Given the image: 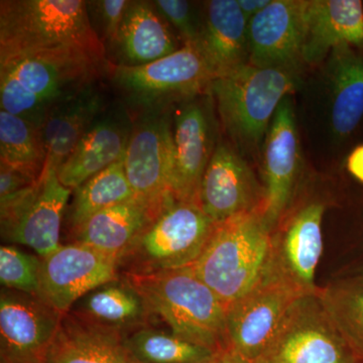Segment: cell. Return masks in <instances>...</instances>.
Returning <instances> with one entry per match:
<instances>
[{
	"instance_id": "1",
	"label": "cell",
	"mask_w": 363,
	"mask_h": 363,
	"mask_svg": "<svg viewBox=\"0 0 363 363\" xmlns=\"http://www.w3.org/2000/svg\"><path fill=\"white\" fill-rule=\"evenodd\" d=\"M106 57L82 47L26 52L0 62V107L42 125L57 105L111 77Z\"/></svg>"
},
{
	"instance_id": "2",
	"label": "cell",
	"mask_w": 363,
	"mask_h": 363,
	"mask_svg": "<svg viewBox=\"0 0 363 363\" xmlns=\"http://www.w3.org/2000/svg\"><path fill=\"white\" fill-rule=\"evenodd\" d=\"M140 293L152 316L188 342L228 351L227 307L192 267L150 274H121Z\"/></svg>"
},
{
	"instance_id": "3",
	"label": "cell",
	"mask_w": 363,
	"mask_h": 363,
	"mask_svg": "<svg viewBox=\"0 0 363 363\" xmlns=\"http://www.w3.org/2000/svg\"><path fill=\"white\" fill-rule=\"evenodd\" d=\"M264 209L218 224L193 271L227 309L259 283L271 262L272 235Z\"/></svg>"
},
{
	"instance_id": "4",
	"label": "cell",
	"mask_w": 363,
	"mask_h": 363,
	"mask_svg": "<svg viewBox=\"0 0 363 363\" xmlns=\"http://www.w3.org/2000/svg\"><path fill=\"white\" fill-rule=\"evenodd\" d=\"M82 47L106 57L84 0H1L0 62L26 52Z\"/></svg>"
},
{
	"instance_id": "5",
	"label": "cell",
	"mask_w": 363,
	"mask_h": 363,
	"mask_svg": "<svg viewBox=\"0 0 363 363\" xmlns=\"http://www.w3.org/2000/svg\"><path fill=\"white\" fill-rule=\"evenodd\" d=\"M297 85L296 71L248 63L215 78L208 92L229 138L253 150L266 140L277 109Z\"/></svg>"
},
{
	"instance_id": "6",
	"label": "cell",
	"mask_w": 363,
	"mask_h": 363,
	"mask_svg": "<svg viewBox=\"0 0 363 363\" xmlns=\"http://www.w3.org/2000/svg\"><path fill=\"white\" fill-rule=\"evenodd\" d=\"M216 224L199 203L172 199L118 257L121 274H150L192 267Z\"/></svg>"
},
{
	"instance_id": "7",
	"label": "cell",
	"mask_w": 363,
	"mask_h": 363,
	"mask_svg": "<svg viewBox=\"0 0 363 363\" xmlns=\"http://www.w3.org/2000/svg\"><path fill=\"white\" fill-rule=\"evenodd\" d=\"M111 78L124 104L140 112L166 108L207 93L215 75L197 47L182 45L147 65L114 67Z\"/></svg>"
},
{
	"instance_id": "8",
	"label": "cell",
	"mask_w": 363,
	"mask_h": 363,
	"mask_svg": "<svg viewBox=\"0 0 363 363\" xmlns=\"http://www.w3.org/2000/svg\"><path fill=\"white\" fill-rule=\"evenodd\" d=\"M172 108L138 112L123 157L135 199L156 216L174 199L169 188L174 160Z\"/></svg>"
},
{
	"instance_id": "9",
	"label": "cell",
	"mask_w": 363,
	"mask_h": 363,
	"mask_svg": "<svg viewBox=\"0 0 363 363\" xmlns=\"http://www.w3.org/2000/svg\"><path fill=\"white\" fill-rule=\"evenodd\" d=\"M73 190L62 185L56 169L45 168L30 187L0 199L1 238L45 257L60 247L62 221Z\"/></svg>"
},
{
	"instance_id": "10",
	"label": "cell",
	"mask_w": 363,
	"mask_h": 363,
	"mask_svg": "<svg viewBox=\"0 0 363 363\" xmlns=\"http://www.w3.org/2000/svg\"><path fill=\"white\" fill-rule=\"evenodd\" d=\"M307 294L311 293L305 292L269 267L259 283L227 309L229 350L247 362H257L291 308Z\"/></svg>"
},
{
	"instance_id": "11",
	"label": "cell",
	"mask_w": 363,
	"mask_h": 363,
	"mask_svg": "<svg viewBox=\"0 0 363 363\" xmlns=\"http://www.w3.org/2000/svg\"><path fill=\"white\" fill-rule=\"evenodd\" d=\"M315 293L291 308L264 354L255 363H359Z\"/></svg>"
},
{
	"instance_id": "12",
	"label": "cell",
	"mask_w": 363,
	"mask_h": 363,
	"mask_svg": "<svg viewBox=\"0 0 363 363\" xmlns=\"http://www.w3.org/2000/svg\"><path fill=\"white\" fill-rule=\"evenodd\" d=\"M214 108L209 92L182 100L172 108L174 160L169 188L179 201L199 203L203 176L218 143Z\"/></svg>"
},
{
	"instance_id": "13",
	"label": "cell",
	"mask_w": 363,
	"mask_h": 363,
	"mask_svg": "<svg viewBox=\"0 0 363 363\" xmlns=\"http://www.w3.org/2000/svg\"><path fill=\"white\" fill-rule=\"evenodd\" d=\"M121 277L118 257L71 242L40 257L39 298L65 315L77 301Z\"/></svg>"
},
{
	"instance_id": "14",
	"label": "cell",
	"mask_w": 363,
	"mask_h": 363,
	"mask_svg": "<svg viewBox=\"0 0 363 363\" xmlns=\"http://www.w3.org/2000/svg\"><path fill=\"white\" fill-rule=\"evenodd\" d=\"M63 316L40 298L2 289L1 363H45Z\"/></svg>"
},
{
	"instance_id": "15",
	"label": "cell",
	"mask_w": 363,
	"mask_h": 363,
	"mask_svg": "<svg viewBox=\"0 0 363 363\" xmlns=\"http://www.w3.org/2000/svg\"><path fill=\"white\" fill-rule=\"evenodd\" d=\"M264 189L230 145L219 140L200 188L203 211L216 225L238 215L264 209Z\"/></svg>"
},
{
	"instance_id": "16",
	"label": "cell",
	"mask_w": 363,
	"mask_h": 363,
	"mask_svg": "<svg viewBox=\"0 0 363 363\" xmlns=\"http://www.w3.org/2000/svg\"><path fill=\"white\" fill-rule=\"evenodd\" d=\"M304 0H272L248 21V63L296 71L305 39Z\"/></svg>"
},
{
	"instance_id": "17",
	"label": "cell",
	"mask_w": 363,
	"mask_h": 363,
	"mask_svg": "<svg viewBox=\"0 0 363 363\" xmlns=\"http://www.w3.org/2000/svg\"><path fill=\"white\" fill-rule=\"evenodd\" d=\"M135 117L124 102L107 105L68 159L57 169L62 185L75 190L125 155Z\"/></svg>"
},
{
	"instance_id": "18",
	"label": "cell",
	"mask_w": 363,
	"mask_h": 363,
	"mask_svg": "<svg viewBox=\"0 0 363 363\" xmlns=\"http://www.w3.org/2000/svg\"><path fill=\"white\" fill-rule=\"evenodd\" d=\"M324 211L321 203L306 205L272 235L269 267L308 293L319 289L315 274L323 252Z\"/></svg>"
},
{
	"instance_id": "19",
	"label": "cell",
	"mask_w": 363,
	"mask_h": 363,
	"mask_svg": "<svg viewBox=\"0 0 363 363\" xmlns=\"http://www.w3.org/2000/svg\"><path fill=\"white\" fill-rule=\"evenodd\" d=\"M298 162V140L291 97L281 101L264 140V216L276 228L292 199Z\"/></svg>"
},
{
	"instance_id": "20",
	"label": "cell",
	"mask_w": 363,
	"mask_h": 363,
	"mask_svg": "<svg viewBox=\"0 0 363 363\" xmlns=\"http://www.w3.org/2000/svg\"><path fill=\"white\" fill-rule=\"evenodd\" d=\"M175 32L149 0H130L121 30L107 49L114 67L147 65L180 50Z\"/></svg>"
},
{
	"instance_id": "21",
	"label": "cell",
	"mask_w": 363,
	"mask_h": 363,
	"mask_svg": "<svg viewBox=\"0 0 363 363\" xmlns=\"http://www.w3.org/2000/svg\"><path fill=\"white\" fill-rule=\"evenodd\" d=\"M198 49L215 78L248 64V18L238 0H210L202 4Z\"/></svg>"
},
{
	"instance_id": "22",
	"label": "cell",
	"mask_w": 363,
	"mask_h": 363,
	"mask_svg": "<svg viewBox=\"0 0 363 363\" xmlns=\"http://www.w3.org/2000/svg\"><path fill=\"white\" fill-rule=\"evenodd\" d=\"M340 45H363V6L358 0H309L302 61L317 65Z\"/></svg>"
},
{
	"instance_id": "23",
	"label": "cell",
	"mask_w": 363,
	"mask_h": 363,
	"mask_svg": "<svg viewBox=\"0 0 363 363\" xmlns=\"http://www.w3.org/2000/svg\"><path fill=\"white\" fill-rule=\"evenodd\" d=\"M107 105L101 86L97 83L57 105L47 114L40 125L47 150L45 168L58 169Z\"/></svg>"
},
{
	"instance_id": "24",
	"label": "cell",
	"mask_w": 363,
	"mask_h": 363,
	"mask_svg": "<svg viewBox=\"0 0 363 363\" xmlns=\"http://www.w3.org/2000/svg\"><path fill=\"white\" fill-rule=\"evenodd\" d=\"M69 312L83 321L123 336L149 326L154 320L142 296L121 274L81 298Z\"/></svg>"
},
{
	"instance_id": "25",
	"label": "cell",
	"mask_w": 363,
	"mask_h": 363,
	"mask_svg": "<svg viewBox=\"0 0 363 363\" xmlns=\"http://www.w3.org/2000/svg\"><path fill=\"white\" fill-rule=\"evenodd\" d=\"M45 363H138L123 335L88 323L68 312L62 318Z\"/></svg>"
},
{
	"instance_id": "26",
	"label": "cell",
	"mask_w": 363,
	"mask_h": 363,
	"mask_svg": "<svg viewBox=\"0 0 363 363\" xmlns=\"http://www.w3.org/2000/svg\"><path fill=\"white\" fill-rule=\"evenodd\" d=\"M156 217L149 208L133 198L91 217L71 233L72 242L119 257Z\"/></svg>"
},
{
	"instance_id": "27",
	"label": "cell",
	"mask_w": 363,
	"mask_h": 363,
	"mask_svg": "<svg viewBox=\"0 0 363 363\" xmlns=\"http://www.w3.org/2000/svg\"><path fill=\"white\" fill-rule=\"evenodd\" d=\"M327 61L332 130L346 136L357 128L363 116V57L350 45H340L332 50Z\"/></svg>"
},
{
	"instance_id": "28",
	"label": "cell",
	"mask_w": 363,
	"mask_h": 363,
	"mask_svg": "<svg viewBox=\"0 0 363 363\" xmlns=\"http://www.w3.org/2000/svg\"><path fill=\"white\" fill-rule=\"evenodd\" d=\"M0 164L39 180L47 164L40 125L0 111Z\"/></svg>"
},
{
	"instance_id": "29",
	"label": "cell",
	"mask_w": 363,
	"mask_h": 363,
	"mask_svg": "<svg viewBox=\"0 0 363 363\" xmlns=\"http://www.w3.org/2000/svg\"><path fill=\"white\" fill-rule=\"evenodd\" d=\"M133 198L135 196L126 178L123 159L73 191L67 215L71 233L95 214Z\"/></svg>"
},
{
	"instance_id": "30",
	"label": "cell",
	"mask_w": 363,
	"mask_h": 363,
	"mask_svg": "<svg viewBox=\"0 0 363 363\" xmlns=\"http://www.w3.org/2000/svg\"><path fill=\"white\" fill-rule=\"evenodd\" d=\"M123 342L138 363H199L218 354L152 325L126 334Z\"/></svg>"
},
{
	"instance_id": "31",
	"label": "cell",
	"mask_w": 363,
	"mask_h": 363,
	"mask_svg": "<svg viewBox=\"0 0 363 363\" xmlns=\"http://www.w3.org/2000/svg\"><path fill=\"white\" fill-rule=\"evenodd\" d=\"M318 296L351 350L363 359V285H331L318 289Z\"/></svg>"
},
{
	"instance_id": "32",
	"label": "cell",
	"mask_w": 363,
	"mask_h": 363,
	"mask_svg": "<svg viewBox=\"0 0 363 363\" xmlns=\"http://www.w3.org/2000/svg\"><path fill=\"white\" fill-rule=\"evenodd\" d=\"M40 257L13 245L0 248V281L9 290L39 298Z\"/></svg>"
},
{
	"instance_id": "33",
	"label": "cell",
	"mask_w": 363,
	"mask_h": 363,
	"mask_svg": "<svg viewBox=\"0 0 363 363\" xmlns=\"http://www.w3.org/2000/svg\"><path fill=\"white\" fill-rule=\"evenodd\" d=\"M155 6L171 26L183 45L198 47L201 37L202 11L185 0H154Z\"/></svg>"
},
{
	"instance_id": "34",
	"label": "cell",
	"mask_w": 363,
	"mask_h": 363,
	"mask_svg": "<svg viewBox=\"0 0 363 363\" xmlns=\"http://www.w3.org/2000/svg\"><path fill=\"white\" fill-rule=\"evenodd\" d=\"M130 0L87 1L88 16L93 30L108 49L116 40Z\"/></svg>"
},
{
	"instance_id": "35",
	"label": "cell",
	"mask_w": 363,
	"mask_h": 363,
	"mask_svg": "<svg viewBox=\"0 0 363 363\" xmlns=\"http://www.w3.org/2000/svg\"><path fill=\"white\" fill-rule=\"evenodd\" d=\"M35 182L37 181L23 175L21 172L0 164V199L16 194L30 187Z\"/></svg>"
},
{
	"instance_id": "36",
	"label": "cell",
	"mask_w": 363,
	"mask_h": 363,
	"mask_svg": "<svg viewBox=\"0 0 363 363\" xmlns=\"http://www.w3.org/2000/svg\"><path fill=\"white\" fill-rule=\"evenodd\" d=\"M347 169L357 180L363 183V145L355 147L348 157Z\"/></svg>"
},
{
	"instance_id": "37",
	"label": "cell",
	"mask_w": 363,
	"mask_h": 363,
	"mask_svg": "<svg viewBox=\"0 0 363 363\" xmlns=\"http://www.w3.org/2000/svg\"><path fill=\"white\" fill-rule=\"evenodd\" d=\"M271 1L272 0H238V4L242 13L250 21L252 16H257L260 11H264L271 4Z\"/></svg>"
},
{
	"instance_id": "38",
	"label": "cell",
	"mask_w": 363,
	"mask_h": 363,
	"mask_svg": "<svg viewBox=\"0 0 363 363\" xmlns=\"http://www.w3.org/2000/svg\"><path fill=\"white\" fill-rule=\"evenodd\" d=\"M199 363H252L247 360L243 359L242 357H238V354L233 352V351H224V352L218 353L214 357L210 359L205 360V362Z\"/></svg>"
}]
</instances>
